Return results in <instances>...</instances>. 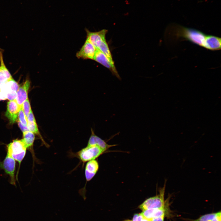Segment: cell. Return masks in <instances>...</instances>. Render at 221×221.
<instances>
[{"instance_id": "6da1fadb", "label": "cell", "mask_w": 221, "mask_h": 221, "mask_svg": "<svg viewBox=\"0 0 221 221\" xmlns=\"http://www.w3.org/2000/svg\"><path fill=\"white\" fill-rule=\"evenodd\" d=\"M174 35L182 38L201 47H204L207 35L198 30L176 25L173 27Z\"/></svg>"}, {"instance_id": "7a4b0ae2", "label": "cell", "mask_w": 221, "mask_h": 221, "mask_svg": "<svg viewBox=\"0 0 221 221\" xmlns=\"http://www.w3.org/2000/svg\"><path fill=\"white\" fill-rule=\"evenodd\" d=\"M104 152L101 148L96 145H88L76 152H69V157H76L79 160L78 166L82 164L83 167L85 163L96 159Z\"/></svg>"}, {"instance_id": "3957f363", "label": "cell", "mask_w": 221, "mask_h": 221, "mask_svg": "<svg viewBox=\"0 0 221 221\" xmlns=\"http://www.w3.org/2000/svg\"><path fill=\"white\" fill-rule=\"evenodd\" d=\"M27 147L22 139H15L7 146V153L18 162V167L16 175V179H17L21 162L24 159L27 150Z\"/></svg>"}, {"instance_id": "277c9868", "label": "cell", "mask_w": 221, "mask_h": 221, "mask_svg": "<svg viewBox=\"0 0 221 221\" xmlns=\"http://www.w3.org/2000/svg\"><path fill=\"white\" fill-rule=\"evenodd\" d=\"M165 182L162 187L159 189V193L155 196L146 200L139 206L142 211L150 209L166 208L168 204V199L165 200Z\"/></svg>"}, {"instance_id": "5b68a950", "label": "cell", "mask_w": 221, "mask_h": 221, "mask_svg": "<svg viewBox=\"0 0 221 221\" xmlns=\"http://www.w3.org/2000/svg\"><path fill=\"white\" fill-rule=\"evenodd\" d=\"M16 161L10 155L7 153L3 160L0 162V168L3 170L9 176L10 183L14 186H16Z\"/></svg>"}, {"instance_id": "8992f818", "label": "cell", "mask_w": 221, "mask_h": 221, "mask_svg": "<svg viewBox=\"0 0 221 221\" xmlns=\"http://www.w3.org/2000/svg\"><path fill=\"white\" fill-rule=\"evenodd\" d=\"M99 169V163L96 159L92 160L86 163L84 171L86 183L84 187L81 190L80 192L83 196H84L86 193V186L87 183L93 178Z\"/></svg>"}, {"instance_id": "52a82bcc", "label": "cell", "mask_w": 221, "mask_h": 221, "mask_svg": "<svg viewBox=\"0 0 221 221\" xmlns=\"http://www.w3.org/2000/svg\"><path fill=\"white\" fill-rule=\"evenodd\" d=\"M93 60L108 68L113 74L120 79L114 64H112L106 56L99 49H96Z\"/></svg>"}, {"instance_id": "ba28073f", "label": "cell", "mask_w": 221, "mask_h": 221, "mask_svg": "<svg viewBox=\"0 0 221 221\" xmlns=\"http://www.w3.org/2000/svg\"><path fill=\"white\" fill-rule=\"evenodd\" d=\"M96 48L90 42L86 41L79 50L76 53L78 59L93 60Z\"/></svg>"}, {"instance_id": "9c48e42d", "label": "cell", "mask_w": 221, "mask_h": 221, "mask_svg": "<svg viewBox=\"0 0 221 221\" xmlns=\"http://www.w3.org/2000/svg\"><path fill=\"white\" fill-rule=\"evenodd\" d=\"M19 87L17 83L13 78L8 80L1 91L9 101L15 100L17 93Z\"/></svg>"}, {"instance_id": "30bf717a", "label": "cell", "mask_w": 221, "mask_h": 221, "mask_svg": "<svg viewBox=\"0 0 221 221\" xmlns=\"http://www.w3.org/2000/svg\"><path fill=\"white\" fill-rule=\"evenodd\" d=\"M21 107L15 100L9 101L7 103L5 114L10 123L13 124L18 120V116Z\"/></svg>"}, {"instance_id": "8fae6325", "label": "cell", "mask_w": 221, "mask_h": 221, "mask_svg": "<svg viewBox=\"0 0 221 221\" xmlns=\"http://www.w3.org/2000/svg\"><path fill=\"white\" fill-rule=\"evenodd\" d=\"M86 40L91 43L97 49L100 43L103 40L106 39V35L107 30L103 29L96 32H91L87 29Z\"/></svg>"}, {"instance_id": "7c38bea8", "label": "cell", "mask_w": 221, "mask_h": 221, "mask_svg": "<svg viewBox=\"0 0 221 221\" xmlns=\"http://www.w3.org/2000/svg\"><path fill=\"white\" fill-rule=\"evenodd\" d=\"M30 86V82L27 79L23 84L19 86L17 91L15 100L21 107L24 102L28 98V93Z\"/></svg>"}, {"instance_id": "4fadbf2b", "label": "cell", "mask_w": 221, "mask_h": 221, "mask_svg": "<svg viewBox=\"0 0 221 221\" xmlns=\"http://www.w3.org/2000/svg\"><path fill=\"white\" fill-rule=\"evenodd\" d=\"M4 64L2 51L0 50V90L2 91L5 83L12 78Z\"/></svg>"}, {"instance_id": "5bb4252c", "label": "cell", "mask_w": 221, "mask_h": 221, "mask_svg": "<svg viewBox=\"0 0 221 221\" xmlns=\"http://www.w3.org/2000/svg\"><path fill=\"white\" fill-rule=\"evenodd\" d=\"M91 134L88 141L87 145H96L105 152L111 147L116 145H109L106 142L95 135L92 129Z\"/></svg>"}, {"instance_id": "9a60e30c", "label": "cell", "mask_w": 221, "mask_h": 221, "mask_svg": "<svg viewBox=\"0 0 221 221\" xmlns=\"http://www.w3.org/2000/svg\"><path fill=\"white\" fill-rule=\"evenodd\" d=\"M23 138L22 139L25 144L27 149L31 153L33 158L34 161H37L33 149V144L35 139V135L33 132L29 131H26L22 132Z\"/></svg>"}, {"instance_id": "2e32d148", "label": "cell", "mask_w": 221, "mask_h": 221, "mask_svg": "<svg viewBox=\"0 0 221 221\" xmlns=\"http://www.w3.org/2000/svg\"><path fill=\"white\" fill-rule=\"evenodd\" d=\"M221 39L220 37L212 35H207L204 48L212 51L220 50Z\"/></svg>"}, {"instance_id": "e0dca14e", "label": "cell", "mask_w": 221, "mask_h": 221, "mask_svg": "<svg viewBox=\"0 0 221 221\" xmlns=\"http://www.w3.org/2000/svg\"><path fill=\"white\" fill-rule=\"evenodd\" d=\"M165 209L166 208L148 209L142 211L141 214L144 218L151 220L153 218L165 214Z\"/></svg>"}, {"instance_id": "ac0fdd59", "label": "cell", "mask_w": 221, "mask_h": 221, "mask_svg": "<svg viewBox=\"0 0 221 221\" xmlns=\"http://www.w3.org/2000/svg\"><path fill=\"white\" fill-rule=\"evenodd\" d=\"M96 49H99L103 52L108 58L112 64H114L106 40L102 41L98 45Z\"/></svg>"}, {"instance_id": "d6986e66", "label": "cell", "mask_w": 221, "mask_h": 221, "mask_svg": "<svg viewBox=\"0 0 221 221\" xmlns=\"http://www.w3.org/2000/svg\"><path fill=\"white\" fill-rule=\"evenodd\" d=\"M18 122L24 126H27L28 122L27 119L21 107L19 111L18 116Z\"/></svg>"}, {"instance_id": "ffe728a7", "label": "cell", "mask_w": 221, "mask_h": 221, "mask_svg": "<svg viewBox=\"0 0 221 221\" xmlns=\"http://www.w3.org/2000/svg\"><path fill=\"white\" fill-rule=\"evenodd\" d=\"M21 107L27 119L29 114L32 110L28 98L24 102Z\"/></svg>"}, {"instance_id": "44dd1931", "label": "cell", "mask_w": 221, "mask_h": 221, "mask_svg": "<svg viewBox=\"0 0 221 221\" xmlns=\"http://www.w3.org/2000/svg\"><path fill=\"white\" fill-rule=\"evenodd\" d=\"M216 213L206 214L200 216L194 221H211L215 216Z\"/></svg>"}, {"instance_id": "7402d4cb", "label": "cell", "mask_w": 221, "mask_h": 221, "mask_svg": "<svg viewBox=\"0 0 221 221\" xmlns=\"http://www.w3.org/2000/svg\"><path fill=\"white\" fill-rule=\"evenodd\" d=\"M144 217L141 213L135 214L132 220H127L125 221H142Z\"/></svg>"}, {"instance_id": "603a6c76", "label": "cell", "mask_w": 221, "mask_h": 221, "mask_svg": "<svg viewBox=\"0 0 221 221\" xmlns=\"http://www.w3.org/2000/svg\"><path fill=\"white\" fill-rule=\"evenodd\" d=\"M221 213L220 211L216 213L215 215L211 221H221Z\"/></svg>"}, {"instance_id": "cb8c5ba5", "label": "cell", "mask_w": 221, "mask_h": 221, "mask_svg": "<svg viewBox=\"0 0 221 221\" xmlns=\"http://www.w3.org/2000/svg\"><path fill=\"white\" fill-rule=\"evenodd\" d=\"M165 214L160 216L153 218L150 220V221H164Z\"/></svg>"}, {"instance_id": "d4e9b609", "label": "cell", "mask_w": 221, "mask_h": 221, "mask_svg": "<svg viewBox=\"0 0 221 221\" xmlns=\"http://www.w3.org/2000/svg\"><path fill=\"white\" fill-rule=\"evenodd\" d=\"M18 125L22 131L23 132L29 130L27 126H24L22 125L19 122H18Z\"/></svg>"}, {"instance_id": "484cf974", "label": "cell", "mask_w": 221, "mask_h": 221, "mask_svg": "<svg viewBox=\"0 0 221 221\" xmlns=\"http://www.w3.org/2000/svg\"><path fill=\"white\" fill-rule=\"evenodd\" d=\"M7 99L6 95L0 90V100H5Z\"/></svg>"}, {"instance_id": "4316f807", "label": "cell", "mask_w": 221, "mask_h": 221, "mask_svg": "<svg viewBox=\"0 0 221 221\" xmlns=\"http://www.w3.org/2000/svg\"><path fill=\"white\" fill-rule=\"evenodd\" d=\"M142 221H150V220L144 217Z\"/></svg>"}]
</instances>
